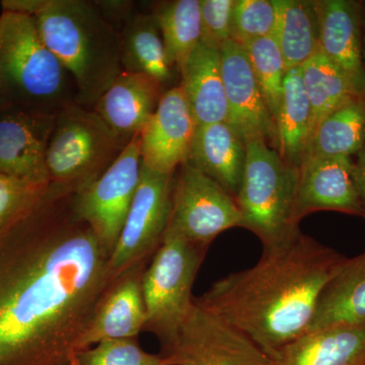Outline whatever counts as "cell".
Masks as SVG:
<instances>
[{"label": "cell", "mask_w": 365, "mask_h": 365, "mask_svg": "<svg viewBox=\"0 0 365 365\" xmlns=\"http://www.w3.org/2000/svg\"><path fill=\"white\" fill-rule=\"evenodd\" d=\"M50 185L0 230V365H72L112 284L109 254Z\"/></svg>", "instance_id": "cell-1"}, {"label": "cell", "mask_w": 365, "mask_h": 365, "mask_svg": "<svg viewBox=\"0 0 365 365\" xmlns=\"http://www.w3.org/2000/svg\"><path fill=\"white\" fill-rule=\"evenodd\" d=\"M345 260L299 230L265 247L253 267L216 281L194 300L272 359L307 332L322 292Z\"/></svg>", "instance_id": "cell-2"}, {"label": "cell", "mask_w": 365, "mask_h": 365, "mask_svg": "<svg viewBox=\"0 0 365 365\" xmlns=\"http://www.w3.org/2000/svg\"><path fill=\"white\" fill-rule=\"evenodd\" d=\"M2 11L33 16L43 40L71 74L76 104L93 109L123 71L119 30L86 0H4Z\"/></svg>", "instance_id": "cell-3"}, {"label": "cell", "mask_w": 365, "mask_h": 365, "mask_svg": "<svg viewBox=\"0 0 365 365\" xmlns=\"http://www.w3.org/2000/svg\"><path fill=\"white\" fill-rule=\"evenodd\" d=\"M0 81L11 106L26 111L58 114L76 103L73 79L29 14H0Z\"/></svg>", "instance_id": "cell-4"}, {"label": "cell", "mask_w": 365, "mask_h": 365, "mask_svg": "<svg viewBox=\"0 0 365 365\" xmlns=\"http://www.w3.org/2000/svg\"><path fill=\"white\" fill-rule=\"evenodd\" d=\"M246 148L235 201L241 211L242 227L256 235L265 248L300 230L297 217L299 170L285 162L266 141H251Z\"/></svg>", "instance_id": "cell-5"}, {"label": "cell", "mask_w": 365, "mask_h": 365, "mask_svg": "<svg viewBox=\"0 0 365 365\" xmlns=\"http://www.w3.org/2000/svg\"><path fill=\"white\" fill-rule=\"evenodd\" d=\"M128 143L93 109L71 103L57 114L48 145L50 180L81 191L111 167Z\"/></svg>", "instance_id": "cell-6"}, {"label": "cell", "mask_w": 365, "mask_h": 365, "mask_svg": "<svg viewBox=\"0 0 365 365\" xmlns=\"http://www.w3.org/2000/svg\"><path fill=\"white\" fill-rule=\"evenodd\" d=\"M207 249L165 230L144 271V331L155 334L162 347L174 338L193 307L192 288Z\"/></svg>", "instance_id": "cell-7"}, {"label": "cell", "mask_w": 365, "mask_h": 365, "mask_svg": "<svg viewBox=\"0 0 365 365\" xmlns=\"http://www.w3.org/2000/svg\"><path fill=\"white\" fill-rule=\"evenodd\" d=\"M242 225L234 197L189 162L180 165L173 177L167 230L209 247L217 235Z\"/></svg>", "instance_id": "cell-8"}, {"label": "cell", "mask_w": 365, "mask_h": 365, "mask_svg": "<svg viewBox=\"0 0 365 365\" xmlns=\"http://www.w3.org/2000/svg\"><path fill=\"white\" fill-rule=\"evenodd\" d=\"M162 355L170 365H274L256 343L195 300Z\"/></svg>", "instance_id": "cell-9"}, {"label": "cell", "mask_w": 365, "mask_h": 365, "mask_svg": "<svg viewBox=\"0 0 365 365\" xmlns=\"http://www.w3.org/2000/svg\"><path fill=\"white\" fill-rule=\"evenodd\" d=\"M140 134L95 182L74 195V209L109 256L116 246L141 176Z\"/></svg>", "instance_id": "cell-10"}, {"label": "cell", "mask_w": 365, "mask_h": 365, "mask_svg": "<svg viewBox=\"0 0 365 365\" xmlns=\"http://www.w3.org/2000/svg\"><path fill=\"white\" fill-rule=\"evenodd\" d=\"M173 177L141 165L138 188L108 262L112 282L137 264L150 262L162 244L170 220Z\"/></svg>", "instance_id": "cell-11"}, {"label": "cell", "mask_w": 365, "mask_h": 365, "mask_svg": "<svg viewBox=\"0 0 365 365\" xmlns=\"http://www.w3.org/2000/svg\"><path fill=\"white\" fill-rule=\"evenodd\" d=\"M220 52L228 123L245 143L264 140L278 151L277 128L255 78L244 47L228 40Z\"/></svg>", "instance_id": "cell-12"}, {"label": "cell", "mask_w": 365, "mask_h": 365, "mask_svg": "<svg viewBox=\"0 0 365 365\" xmlns=\"http://www.w3.org/2000/svg\"><path fill=\"white\" fill-rule=\"evenodd\" d=\"M197 124L181 86L163 93L140 133L141 163L163 175H174L188 160Z\"/></svg>", "instance_id": "cell-13"}, {"label": "cell", "mask_w": 365, "mask_h": 365, "mask_svg": "<svg viewBox=\"0 0 365 365\" xmlns=\"http://www.w3.org/2000/svg\"><path fill=\"white\" fill-rule=\"evenodd\" d=\"M56 116L16 107L0 112V174L51 182L46 155Z\"/></svg>", "instance_id": "cell-14"}, {"label": "cell", "mask_w": 365, "mask_h": 365, "mask_svg": "<svg viewBox=\"0 0 365 365\" xmlns=\"http://www.w3.org/2000/svg\"><path fill=\"white\" fill-rule=\"evenodd\" d=\"M316 211H336L364 217L352 158H319L302 163L297 189V220L300 222L304 216Z\"/></svg>", "instance_id": "cell-15"}, {"label": "cell", "mask_w": 365, "mask_h": 365, "mask_svg": "<svg viewBox=\"0 0 365 365\" xmlns=\"http://www.w3.org/2000/svg\"><path fill=\"white\" fill-rule=\"evenodd\" d=\"M319 51L342 71L357 95L365 98L362 56V1L314 0Z\"/></svg>", "instance_id": "cell-16"}, {"label": "cell", "mask_w": 365, "mask_h": 365, "mask_svg": "<svg viewBox=\"0 0 365 365\" xmlns=\"http://www.w3.org/2000/svg\"><path fill=\"white\" fill-rule=\"evenodd\" d=\"M150 262L137 264L113 281L98 304L81 350L106 340L135 339L144 331L143 277Z\"/></svg>", "instance_id": "cell-17"}, {"label": "cell", "mask_w": 365, "mask_h": 365, "mask_svg": "<svg viewBox=\"0 0 365 365\" xmlns=\"http://www.w3.org/2000/svg\"><path fill=\"white\" fill-rule=\"evenodd\" d=\"M163 95V86L155 79L123 71L93 110L118 136L129 143L143 130Z\"/></svg>", "instance_id": "cell-18"}, {"label": "cell", "mask_w": 365, "mask_h": 365, "mask_svg": "<svg viewBox=\"0 0 365 365\" xmlns=\"http://www.w3.org/2000/svg\"><path fill=\"white\" fill-rule=\"evenodd\" d=\"M247 148L228 122L197 126L187 162L235 199L244 174Z\"/></svg>", "instance_id": "cell-19"}, {"label": "cell", "mask_w": 365, "mask_h": 365, "mask_svg": "<svg viewBox=\"0 0 365 365\" xmlns=\"http://www.w3.org/2000/svg\"><path fill=\"white\" fill-rule=\"evenodd\" d=\"M272 360L274 365H365V325L309 331Z\"/></svg>", "instance_id": "cell-20"}, {"label": "cell", "mask_w": 365, "mask_h": 365, "mask_svg": "<svg viewBox=\"0 0 365 365\" xmlns=\"http://www.w3.org/2000/svg\"><path fill=\"white\" fill-rule=\"evenodd\" d=\"M179 73L180 86L197 126L227 122L220 52L200 43L182 64Z\"/></svg>", "instance_id": "cell-21"}, {"label": "cell", "mask_w": 365, "mask_h": 365, "mask_svg": "<svg viewBox=\"0 0 365 365\" xmlns=\"http://www.w3.org/2000/svg\"><path fill=\"white\" fill-rule=\"evenodd\" d=\"M365 325V252L347 259L327 284L309 331Z\"/></svg>", "instance_id": "cell-22"}, {"label": "cell", "mask_w": 365, "mask_h": 365, "mask_svg": "<svg viewBox=\"0 0 365 365\" xmlns=\"http://www.w3.org/2000/svg\"><path fill=\"white\" fill-rule=\"evenodd\" d=\"M124 71L145 74L163 86L176 69L170 64L160 26L153 13L133 11L120 29Z\"/></svg>", "instance_id": "cell-23"}, {"label": "cell", "mask_w": 365, "mask_h": 365, "mask_svg": "<svg viewBox=\"0 0 365 365\" xmlns=\"http://www.w3.org/2000/svg\"><path fill=\"white\" fill-rule=\"evenodd\" d=\"M275 124L278 153L299 170L313 135V111L300 68L287 72Z\"/></svg>", "instance_id": "cell-24"}, {"label": "cell", "mask_w": 365, "mask_h": 365, "mask_svg": "<svg viewBox=\"0 0 365 365\" xmlns=\"http://www.w3.org/2000/svg\"><path fill=\"white\" fill-rule=\"evenodd\" d=\"M364 143L365 98L355 96L319 122L307 145L304 162L352 158L359 153Z\"/></svg>", "instance_id": "cell-25"}, {"label": "cell", "mask_w": 365, "mask_h": 365, "mask_svg": "<svg viewBox=\"0 0 365 365\" xmlns=\"http://www.w3.org/2000/svg\"><path fill=\"white\" fill-rule=\"evenodd\" d=\"M277 16L273 38L287 71L300 68L319 51V25L314 1L275 0Z\"/></svg>", "instance_id": "cell-26"}, {"label": "cell", "mask_w": 365, "mask_h": 365, "mask_svg": "<svg viewBox=\"0 0 365 365\" xmlns=\"http://www.w3.org/2000/svg\"><path fill=\"white\" fill-rule=\"evenodd\" d=\"M151 13L160 26L170 64L179 72L201 43L199 0L158 2Z\"/></svg>", "instance_id": "cell-27"}, {"label": "cell", "mask_w": 365, "mask_h": 365, "mask_svg": "<svg viewBox=\"0 0 365 365\" xmlns=\"http://www.w3.org/2000/svg\"><path fill=\"white\" fill-rule=\"evenodd\" d=\"M300 71L313 111L314 134L324 118L359 95L342 71L321 51L307 60Z\"/></svg>", "instance_id": "cell-28"}, {"label": "cell", "mask_w": 365, "mask_h": 365, "mask_svg": "<svg viewBox=\"0 0 365 365\" xmlns=\"http://www.w3.org/2000/svg\"><path fill=\"white\" fill-rule=\"evenodd\" d=\"M274 122L279 109L287 66L273 36L242 45ZM276 125V124H275Z\"/></svg>", "instance_id": "cell-29"}, {"label": "cell", "mask_w": 365, "mask_h": 365, "mask_svg": "<svg viewBox=\"0 0 365 365\" xmlns=\"http://www.w3.org/2000/svg\"><path fill=\"white\" fill-rule=\"evenodd\" d=\"M72 365H170L163 355L144 351L135 339L106 340L81 350Z\"/></svg>", "instance_id": "cell-30"}, {"label": "cell", "mask_w": 365, "mask_h": 365, "mask_svg": "<svg viewBox=\"0 0 365 365\" xmlns=\"http://www.w3.org/2000/svg\"><path fill=\"white\" fill-rule=\"evenodd\" d=\"M276 16L275 0H235L232 40L244 45L250 41L273 36Z\"/></svg>", "instance_id": "cell-31"}, {"label": "cell", "mask_w": 365, "mask_h": 365, "mask_svg": "<svg viewBox=\"0 0 365 365\" xmlns=\"http://www.w3.org/2000/svg\"><path fill=\"white\" fill-rule=\"evenodd\" d=\"M50 185L0 174V230L32 207Z\"/></svg>", "instance_id": "cell-32"}, {"label": "cell", "mask_w": 365, "mask_h": 365, "mask_svg": "<svg viewBox=\"0 0 365 365\" xmlns=\"http://www.w3.org/2000/svg\"><path fill=\"white\" fill-rule=\"evenodd\" d=\"M201 44L220 51L232 40V16L235 0H199Z\"/></svg>", "instance_id": "cell-33"}, {"label": "cell", "mask_w": 365, "mask_h": 365, "mask_svg": "<svg viewBox=\"0 0 365 365\" xmlns=\"http://www.w3.org/2000/svg\"><path fill=\"white\" fill-rule=\"evenodd\" d=\"M356 157L355 173H356L357 186H359L360 200H361L365 218V143Z\"/></svg>", "instance_id": "cell-34"}, {"label": "cell", "mask_w": 365, "mask_h": 365, "mask_svg": "<svg viewBox=\"0 0 365 365\" xmlns=\"http://www.w3.org/2000/svg\"><path fill=\"white\" fill-rule=\"evenodd\" d=\"M11 107H13V106H11V102H9L4 86H2L1 81H0V112Z\"/></svg>", "instance_id": "cell-35"}, {"label": "cell", "mask_w": 365, "mask_h": 365, "mask_svg": "<svg viewBox=\"0 0 365 365\" xmlns=\"http://www.w3.org/2000/svg\"><path fill=\"white\" fill-rule=\"evenodd\" d=\"M362 56L365 76V1H362Z\"/></svg>", "instance_id": "cell-36"}]
</instances>
